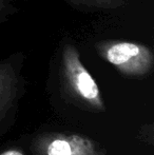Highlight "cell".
<instances>
[{
	"mask_svg": "<svg viewBox=\"0 0 154 155\" xmlns=\"http://www.w3.org/2000/svg\"><path fill=\"white\" fill-rule=\"evenodd\" d=\"M0 155H25L20 150H17V149H8L6 151L2 152Z\"/></svg>",
	"mask_w": 154,
	"mask_h": 155,
	"instance_id": "7",
	"label": "cell"
},
{
	"mask_svg": "<svg viewBox=\"0 0 154 155\" xmlns=\"http://www.w3.org/2000/svg\"><path fill=\"white\" fill-rule=\"evenodd\" d=\"M60 84L64 95L74 104L93 112L106 110L96 81L82 64L79 52L72 43H66L62 49Z\"/></svg>",
	"mask_w": 154,
	"mask_h": 155,
	"instance_id": "1",
	"label": "cell"
},
{
	"mask_svg": "<svg viewBox=\"0 0 154 155\" xmlns=\"http://www.w3.org/2000/svg\"><path fill=\"white\" fill-rule=\"evenodd\" d=\"M20 91L21 79L15 64L0 62V126L17 106Z\"/></svg>",
	"mask_w": 154,
	"mask_h": 155,
	"instance_id": "4",
	"label": "cell"
},
{
	"mask_svg": "<svg viewBox=\"0 0 154 155\" xmlns=\"http://www.w3.org/2000/svg\"><path fill=\"white\" fill-rule=\"evenodd\" d=\"M35 155H107L92 139L79 134L41 135L34 141Z\"/></svg>",
	"mask_w": 154,
	"mask_h": 155,
	"instance_id": "3",
	"label": "cell"
},
{
	"mask_svg": "<svg viewBox=\"0 0 154 155\" xmlns=\"http://www.w3.org/2000/svg\"><path fill=\"white\" fill-rule=\"evenodd\" d=\"M75 8L84 11H113L125 5L127 0H68Z\"/></svg>",
	"mask_w": 154,
	"mask_h": 155,
	"instance_id": "5",
	"label": "cell"
},
{
	"mask_svg": "<svg viewBox=\"0 0 154 155\" xmlns=\"http://www.w3.org/2000/svg\"><path fill=\"white\" fill-rule=\"evenodd\" d=\"M11 0H0V18L4 16L10 10Z\"/></svg>",
	"mask_w": 154,
	"mask_h": 155,
	"instance_id": "6",
	"label": "cell"
},
{
	"mask_svg": "<svg viewBox=\"0 0 154 155\" xmlns=\"http://www.w3.org/2000/svg\"><path fill=\"white\" fill-rule=\"evenodd\" d=\"M96 49L103 59L114 65L119 73L128 77H145L153 70L152 51L142 43L105 40L97 43Z\"/></svg>",
	"mask_w": 154,
	"mask_h": 155,
	"instance_id": "2",
	"label": "cell"
}]
</instances>
